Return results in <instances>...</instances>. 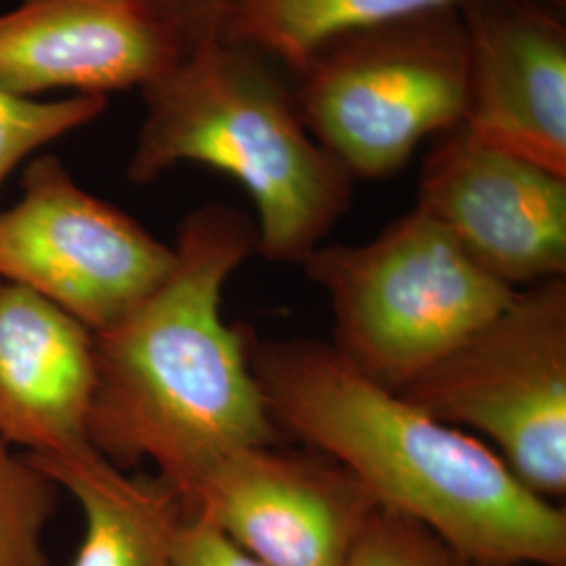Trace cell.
Here are the masks:
<instances>
[{"label": "cell", "instance_id": "6da1fadb", "mask_svg": "<svg viewBox=\"0 0 566 566\" xmlns=\"http://www.w3.org/2000/svg\"><path fill=\"white\" fill-rule=\"evenodd\" d=\"M170 273L118 324L95 334L88 446L118 468L151 462L185 502L223 455L275 446L242 325L224 283L256 252V224L224 203L185 217Z\"/></svg>", "mask_w": 566, "mask_h": 566}, {"label": "cell", "instance_id": "7a4b0ae2", "mask_svg": "<svg viewBox=\"0 0 566 566\" xmlns=\"http://www.w3.org/2000/svg\"><path fill=\"white\" fill-rule=\"evenodd\" d=\"M277 430L346 468L378 507L430 528L472 565L566 566V510L526 489L474 434L371 382L332 344L252 348Z\"/></svg>", "mask_w": 566, "mask_h": 566}, {"label": "cell", "instance_id": "3957f363", "mask_svg": "<svg viewBox=\"0 0 566 566\" xmlns=\"http://www.w3.org/2000/svg\"><path fill=\"white\" fill-rule=\"evenodd\" d=\"M142 93L128 179L156 181L182 163L233 177L256 208V252L266 261L303 263L348 210L355 179L313 139L261 53L212 42Z\"/></svg>", "mask_w": 566, "mask_h": 566}, {"label": "cell", "instance_id": "277c9868", "mask_svg": "<svg viewBox=\"0 0 566 566\" xmlns=\"http://www.w3.org/2000/svg\"><path fill=\"white\" fill-rule=\"evenodd\" d=\"M301 264L329 298L332 346L392 392L439 364L516 294L418 206L371 242L322 243Z\"/></svg>", "mask_w": 566, "mask_h": 566}, {"label": "cell", "instance_id": "5b68a950", "mask_svg": "<svg viewBox=\"0 0 566 566\" xmlns=\"http://www.w3.org/2000/svg\"><path fill=\"white\" fill-rule=\"evenodd\" d=\"M296 74L292 95L313 139L353 179L395 175L426 137L464 122L462 11L437 9L348 32Z\"/></svg>", "mask_w": 566, "mask_h": 566}, {"label": "cell", "instance_id": "8992f818", "mask_svg": "<svg viewBox=\"0 0 566 566\" xmlns=\"http://www.w3.org/2000/svg\"><path fill=\"white\" fill-rule=\"evenodd\" d=\"M399 395L446 424L483 434L535 495L565 497V277L516 290Z\"/></svg>", "mask_w": 566, "mask_h": 566}, {"label": "cell", "instance_id": "52a82bcc", "mask_svg": "<svg viewBox=\"0 0 566 566\" xmlns=\"http://www.w3.org/2000/svg\"><path fill=\"white\" fill-rule=\"evenodd\" d=\"M175 250L82 189L60 158L25 164L18 202L0 210V282L42 296L103 332L166 280Z\"/></svg>", "mask_w": 566, "mask_h": 566}, {"label": "cell", "instance_id": "ba28073f", "mask_svg": "<svg viewBox=\"0 0 566 566\" xmlns=\"http://www.w3.org/2000/svg\"><path fill=\"white\" fill-rule=\"evenodd\" d=\"M269 566H344L378 504L322 453L240 447L212 465L182 502Z\"/></svg>", "mask_w": 566, "mask_h": 566}, {"label": "cell", "instance_id": "9c48e42d", "mask_svg": "<svg viewBox=\"0 0 566 566\" xmlns=\"http://www.w3.org/2000/svg\"><path fill=\"white\" fill-rule=\"evenodd\" d=\"M418 208L510 287L566 273V177L476 142L455 126L426 158Z\"/></svg>", "mask_w": 566, "mask_h": 566}, {"label": "cell", "instance_id": "30bf717a", "mask_svg": "<svg viewBox=\"0 0 566 566\" xmlns=\"http://www.w3.org/2000/svg\"><path fill=\"white\" fill-rule=\"evenodd\" d=\"M470 137L566 177V32L531 0L460 4Z\"/></svg>", "mask_w": 566, "mask_h": 566}, {"label": "cell", "instance_id": "8fae6325", "mask_svg": "<svg viewBox=\"0 0 566 566\" xmlns=\"http://www.w3.org/2000/svg\"><path fill=\"white\" fill-rule=\"evenodd\" d=\"M182 60L139 0H20L0 13V88L107 95L143 88Z\"/></svg>", "mask_w": 566, "mask_h": 566}, {"label": "cell", "instance_id": "7c38bea8", "mask_svg": "<svg viewBox=\"0 0 566 566\" xmlns=\"http://www.w3.org/2000/svg\"><path fill=\"white\" fill-rule=\"evenodd\" d=\"M95 334L39 294L0 282V439L30 455L88 443Z\"/></svg>", "mask_w": 566, "mask_h": 566}, {"label": "cell", "instance_id": "4fadbf2b", "mask_svg": "<svg viewBox=\"0 0 566 566\" xmlns=\"http://www.w3.org/2000/svg\"><path fill=\"white\" fill-rule=\"evenodd\" d=\"M28 460L81 506L84 535L72 566H170L185 507L158 474H130L88 443Z\"/></svg>", "mask_w": 566, "mask_h": 566}, {"label": "cell", "instance_id": "5bb4252c", "mask_svg": "<svg viewBox=\"0 0 566 566\" xmlns=\"http://www.w3.org/2000/svg\"><path fill=\"white\" fill-rule=\"evenodd\" d=\"M465 0H227L219 41L256 51L294 72L338 36Z\"/></svg>", "mask_w": 566, "mask_h": 566}, {"label": "cell", "instance_id": "9a60e30c", "mask_svg": "<svg viewBox=\"0 0 566 566\" xmlns=\"http://www.w3.org/2000/svg\"><path fill=\"white\" fill-rule=\"evenodd\" d=\"M60 486L0 439V566H51L44 531Z\"/></svg>", "mask_w": 566, "mask_h": 566}, {"label": "cell", "instance_id": "2e32d148", "mask_svg": "<svg viewBox=\"0 0 566 566\" xmlns=\"http://www.w3.org/2000/svg\"><path fill=\"white\" fill-rule=\"evenodd\" d=\"M107 109L103 95L30 99L0 88V191L13 170L49 143L97 120Z\"/></svg>", "mask_w": 566, "mask_h": 566}, {"label": "cell", "instance_id": "e0dca14e", "mask_svg": "<svg viewBox=\"0 0 566 566\" xmlns=\"http://www.w3.org/2000/svg\"><path fill=\"white\" fill-rule=\"evenodd\" d=\"M344 566H476L424 525L376 507Z\"/></svg>", "mask_w": 566, "mask_h": 566}, {"label": "cell", "instance_id": "ac0fdd59", "mask_svg": "<svg viewBox=\"0 0 566 566\" xmlns=\"http://www.w3.org/2000/svg\"><path fill=\"white\" fill-rule=\"evenodd\" d=\"M177 42L182 57L221 39L227 0H139Z\"/></svg>", "mask_w": 566, "mask_h": 566}, {"label": "cell", "instance_id": "d6986e66", "mask_svg": "<svg viewBox=\"0 0 566 566\" xmlns=\"http://www.w3.org/2000/svg\"><path fill=\"white\" fill-rule=\"evenodd\" d=\"M170 566H269L198 516H182L175 533Z\"/></svg>", "mask_w": 566, "mask_h": 566}, {"label": "cell", "instance_id": "ffe728a7", "mask_svg": "<svg viewBox=\"0 0 566 566\" xmlns=\"http://www.w3.org/2000/svg\"><path fill=\"white\" fill-rule=\"evenodd\" d=\"M485 566H546V565H535V563H500V565H485Z\"/></svg>", "mask_w": 566, "mask_h": 566}]
</instances>
